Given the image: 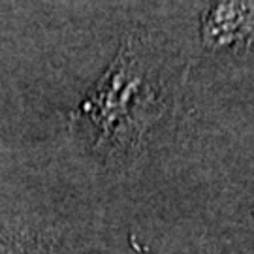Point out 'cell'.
I'll return each mask as SVG.
<instances>
[{"instance_id":"6da1fadb","label":"cell","mask_w":254,"mask_h":254,"mask_svg":"<svg viewBox=\"0 0 254 254\" xmlns=\"http://www.w3.org/2000/svg\"><path fill=\"white\" fill-rule=\"evenodd\" d=\"M156 115V96L145 68L130 42L119 49L81 106L77 119L96 132V145L117 141L136 143Z\"/></svg>"},{"instance_id":"7a4b0ae2","label":"cell","mask_w":254,"mask_h":254,"mask_svg":"<svg viewBox=\"0 0 254 254\" xmlns=\"http://www.w3.org/2000/svg\"><path fill=\"white\" fill-rule=\"evenodd\" d=\"M254 9L243 0H218L203 23V38L211 44H228L253 30Z\"/></svg>"},{"instance_id":"3957f363","label":"cell","mask_w":254,"mask_h":254,"mask_svg":"<svg viewBox=\"0 0 254 254\" xmlns=\"http://www.w3.org/2000/svg\"><path fill=\"white\" fill-rule=\"evenodd\" d=\"M0 254H6V251H2V249H0Z\"/></svg>"}]
</instances>
